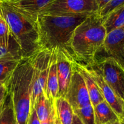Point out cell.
Listing matches in <instances>:
<instances>
[{
	"label": "cell",
	"instance_id": "obj_29",
	"mask_svg": "<svg viewBox=\"0 0 124 124\" xmlns=\"http://www.w3.org/2000/svg\"><path fill=\"white\" fill-rule=\"evenodd\" d=\"M71 124H83L82 123L81 120L79 119V117H78L76 115L74 114V117H73L72 122Z\"/></svg>",
	"mask_w": 124,
	"mask_h": 124
},
{
	"label": "cell",
	"instance_id": "obj_10",
	"mask_svg": "<svg viewBox=\"0 0 124 124\" xmlns=\"http://www.w3.org/2000/svg\"><path fill=\"white\" fill-rule=\"evenodd\" d=\"M91 78L97 84L105 101L110 105L120 120L124 117V101L107 84L100 73L93 65H85Z\"/></svg>",
	"mask_w": 124,
	"mask_h": 124
},
{
	"label": "cell",
	"instance_id": "obj_2",
	"mask_svg": "<svg viewBox=\"0 0 124 124\" xmlns=\"http://www.w3.org/2000/svg\"><path fill=\"white\" fill-rule=\"evenodd\" d=\"M89 16L90 15L55 16L39 14L36 27L40 49L52 51L63 48L70 52L69 43L74 30Z\"/></svg>",
	"mask_w": 124,
	"mask_h": 124
},
{
	"label": "cell",
	"instance_id": "obj_17",
	"mask_svg": "<svg viewBox=\"0 0 124 124\" xmlns=\"http://www.w3.org/2000/svg\"><path fill=\"white\" fill-rule=\"evenodd\" d=\"M107 33L124 25V6L116 8L103 18Z\"/></svg>",
	"mask_w": 124,
	"mask_h": 124
},
{
	"label": "cell",
	"instance_id": "obj_28",
	"mask_svg": "<svg viewBox=\"0 0 124 124\" xmlns=\"http://www.w3.org/2000/svg\"><path fill=\"white\" fill-rule=\"evenodd\" d=\"M110 1L111 0H97V4H98V8H99V10L101 8H103L105 6H106Z\"/></svg>",
	"mask_w": 124,
	"mask_h": 124
},
{
	"label": "cell",
	"instance_id": "obj_19",
	"mask_svg": "<svg viewBox=\"0 0 124 124\" xmlns=\"http://www.w3.org/2000/svg\"><path fill=\"white\" fill-rule=\"evenodd\" d=\"M0 124H17L12 102L8 93L0 107Z\"/></svg>",
	"mask_w": 124,
	"mask_h": 124
},
{
	"label": "cell",
	"instance_id": "obj_13",
	"mask_svg": "<svg viewBox=\"0 0 124 124\" xmlns=\"http://www.w3.org/2000/svg\"><path fill=\"white\" fill-rule=\"evenodd\" d=\"M58 93V80L57 75V49L51 51L49 69L44 93L51 101L53 102Z\"/></svg>",
	"mask_w": 124,
	"mask_h": 124
},
{
	"label": "cell",
	"instance_id": "obj_7",
	"mask_svg": "<svg viewBox=\"0 0 124 124\" xmlns=\"http://www.w3.org/2000/svg\"><path fill=\"white\" fill-rule=\"evenodd\" d=\"M94 65L100 73L107 84L124 101V69L113 58L96 61Z\"/></svg>",
	"mask_w": 124,
	"mask_h": 124
},
{
	"label": "cell",
	"instance_id": "obj_18",
	"mask_svg": "<svg viewBox=\"0 0 124 124\" xmlns=\"http://www.w3.org/2000/svg\"><path fill=\"white\" fill-rule=\"evenodd\" d=\"M34 108L41 122L46 121L51 115L53 108V102L51 101L44 93L40 94L36 99Z\"/></svg>",
	"mask_w": 124,
	"mask_h": 124
},
{
	"label": "cell",
	"instance_id": "obj_30",
	"mask_svg": "<svg viewBox=\"0 0 124 124\" xmlns=\"http://www.w3.org/2000/svg\"><path fill=\"white\" fill-rule=\"evenodd\" d=\"M54 124H62L60 120L59 117H58V115H57V112H56V110H55V115Z\"/></svg>",
	"mask_w": 124,
	"mask_h": 124
},
{
	"label": "cell",
	"instance_id": "obj_15",
	"mask_svg": "<svg viewBox=\"0 0 124 124\" xmlns=\"http://www.w3.org/2000/svg\"><path fill=\"white\" fill-rule=\"evenodd\" d=\"M94 111L96 124H111L121 121L105 101L94 107Z\"/></svg>",
	"mask_w": 124,
	"mask_h": 124
},
{
	"label": "cell",
	"instance_id": "obj_21",
	"mask_svg": "<svg viewBox=\"0 0 124 124\" xmlns=\"http://www.w3.org/2000/svg\"><path fill=\"white\" fill-rule=\"evenodd\" d=\"M22 59L18 46L13 47L10 44L9 47L0 46V62Z\"/></svg>",
	"mask_w": 124,
	"mask_h": 124
},
{
	"label": "cell",
	"instance_id": "obj_31",
	"mask_svg": "<svg viewBox=\"0 0 124 124\" xmlns=\"http://www.w3.org/2000/svg\"><path fill=\"white\" fill-rule=\"evenodd\" d=\"M8 79L5 80V81H1V80H0V87H1V86L3 85L6 84V82H7V81H8Z\"/></svg>",
	"mask_w": 124,
	"mask_h": 124
},
{
	"label": "cell",
	"instance_id": "obj_12",
	"mask_svg": "<svg viewBox=\"0 0 124 124\" xmlns=\"http://www.w3.org/2000/svg\"><path fill=\"white\" fill-rule=\"evenodd\" d=\"M32 24L36 25L40 11L52 0H3Z\"/></svg>",
	"mask_w": 124,
	"mask_h": 124
},
{
	"label": "cell",
	"instance_id": "obj_34",
	"mask_svg": "<svg viewBox=\"0 0 124 124\" xmlns=\"http://www.w3.org/2000/svg\"></svg>",
	"mask_w": 124,
	"mask_h": 124
},
{
	"label": "cell",
	"instance_id": "obj_9",
	"mask_svg": "<svg viewBox=\"0 0 124 124\" xmlns=\"http://www.w3.org/2000/svg\"><path fill=\"white\" fill-rule=\"evenodd\" d=\"M64 98L71 105L73 110L91 103L84 79L75 67V62L70 83Z\"/></svg>",
	"mask_w": 124,
	"mask_h": 124
},
{
	"label": "cell",
	"instance_id": "obj_16",
	"mask_svg": "<svg viewBox=\"0 0 124 124\" xmlns=\"http://www.w3.org/2000/svg\"><path fill=\"white\" fill-rule=\"evenodd\" d=\"M56 112L62 124H71L74 111L68 101L64 98H57L53 101Z\"/></svg>",
	"mask_w": 124,
	"mask_h": 124
},
{
	"label": "cell",
	"instance_id": "obj_24",
	"mask_svg": "<svg viewBox=\"0 0 124 124\" xmlns=\"http://www.w3.org/2000/svg\"><path fill=\"white\" fill-rule=\"evenodd\" d=\"M123 6H124V0H111L106 6L98 11V15L103 18L113 10Z\"/></svg>",
	"mask_w": 124,
	"mask_h": 124
},
{
	"label": "cell",
	"instance_id": "obj_6",
	"mask_svg": "<svg viewBox=\"0 0 124 124\" xmlns=\"http://www.w3.org/2000/svg\"><path fill=\"white\" fill-rule=\"evenodd\" d=\"M51 55V51L40 49L31 56L33 65L31 108L34 107L39 96L46 90Z\"/></svg>",
	"mask_w": 124,
	"mask_h": 124
},
{
	"label": "cell",
	"instance_id": "obj_1",
	"mask_svg": "<svg viewBox=\"0 0 124 124\" xmlns=\"http://www.w3.org/2000/svg\"><path fill=\"white\" fill-rule=\"evenodd\" d=\"M106 35L103 18L98 13L89 16L75 28L71 39L69 51L74 60L84 65L92 64Z\"/></svg>",
	"mask_w": 124,
	"mask_h": 124
},
{
	"label": "cell",
	"instance_id": "obj_8",
	"mask_svg": "<svg viewBox=\"0 0 124 124\" xmlns=\"http://www.w3.org/2000/svg\"><path fill=\"white\" fill-rule=\"evenodd\" d=\"M113 58L124 69V29L120 27L107 33L103 46L97 52L94 62Z\"/></svg>",
	"mask_w": 124,
	"mask_h": 124
},
{
	"label": "cell",
	"instance_id": "obj_35",
	"mask_svg": "<svg viewBox=\"0 0 124 124\" xmlns=\"http://www.w3.org/2000/svg\"></svg>",
	"mask_w": 124,
	"mask_h": 124
},
{
	"label": "cell",
	"instance_id": "obj_4",
	"mask_svg": "<svg viewBox=\"0 0 124 124\" xmlns=\"http://www.w3.org/2000/svg\"><path fill=\"white\" fill-rule=\"evenodd\" d=\"M0 8L9 26L10 38L19 47L22 58L31 57L40 50L36 25L3 0H0Z\"/></svg>",
	"mask_w": 124,
	"mask_h": 124
},
{
	"label": "cell",
	"instance_id": "obj_26",
	"mask_svg": "<svg viewBox=\"0 0 124 124\" xmlns=\"http://www.w3.org/2000/svg\"><path fill=\"white\" fill-rule=\"evenodd\" d=\"M6 84H7V82H6ZM6 84L0 87V107L3 103L4 101L5 98L7 94V88Z\"/></svg>",
	"mask_w": 124,
	"mask_h": 124
},
{
	"label": "cell",
	"instance_id": "obj_23",
	"mask_svg": "<svg viewBox=\"0 0 124 124\" xmlns=\"http://www.w3.org/2000/svg\"><path fill=\"white\" fill-rule=\"evenodd\" d=\"M10 35L9 26L0 8V46L9 47L10 44Z\"/></svg>",
	"mask_w": 124,
	"mask_h": 124
},
{
	"label": "cell",
	"instance_id": "obj_3",
	"mask_svg": "<svg viewBox=\"0 0 124 124\" xmlns=\"http://www.w3.org/2000/svg\"><path fill=\"white\" fill-rule=\"evenodd\" d=\"M32 58H22L7 82L17 124H27L31 110Z\"/></svg>",
	"mask_w": 124,
	"mask_h": 124
},
{
	"label": "cell",
	"instance_id": "obj_27",
	"mask_svg": "<svg viewBox=\"0 0 124 124\" xmlns=\"http://www.w3.org/2000/svg\"><path fill=\"white\" fill-rule=\"evenodd\" d=\"M55 115V108L54 102H53V108L52 112H51V115H50L49 118L47 119L46 121H44V122H41V124H54Z\"/></svg>",
	"mask_w": 124,
	"mask_h": 124
},
{
	"label": "cell",
	"instance_id": "obj_20",
	"mask_svg": "<svg viewBox=\"0 0 124 124\" xmlns=\"http://www.w3.org/2000/svg\"><path fill=\"white\" fill-rule=\"evenodd\" d=\"M73 111L83 124H96L94 107L91 103Z\"/></svg>",
	"mask_w": 124,
	"mask_h": 124
},
{
	"label": "cell",
	"instance_id": "obj_25",
	"mask_svg": "<svg viewBox=\"0 0 124 124\" xmlns=\"http://www.w3.org/2000/svg\"><path fill=\"white\" fill-rule=\"evenodd\" d=\"M27 124H41V122L39 120L36 111L34 107L31 108L30 115H29Z\"/></svg>",
	"mask_w": 124,
	"mask_h": 124
},
{
	"label": "cell",
	"instance_id": "obj_32",
	"mask_svg": "<svg viewBox=\"0 0 124 124\" xmlns=\"http://www.w3.org/2000/svg\"><path fill=\"white\" fill-rule=\"evenodd\" d=\"M123 124V122H122V119L121 121H118V122H115V123H114V124Z\"/></svg>",
	"mask_w": 124,
	"mask_h": 124
},
{
	"label": "cell",
	"instance_id": "obj_22",
	"mask_svg": "<svg viewBox=\"0 0 124 124\" xmlns=\"http://www.w3.org/2000/svg\"><path fill=\"white\" fill-rule=\"evenodd\" d=\"M21 59L0 62V80L8 79L19 64Z\"/></svg>",
	"mask_w": 124,
	"mask_h": 124
},
{
	"label": "cell",
	"instance_id": "obj_5",
	"mask_svg": "<svg viewBox=\"0 0 124 124\" xmlns=\"http://www.w3.org/2000/svg\"><path fill=\"white\" fill-rule=\"evenodd\" d=\"M98 10L97 0H52L40 11L39 14L55 16L91 15L98 13Z\"/></svg>",
	"mask_w": 124,
	"mask_h": 124
},
{
	"label": "cell",
	"instance_id": "obj_11",
	"mask_svg": "<svg viewBox=\"0 0 124 124\" xmlns=\"http://www.w3.org/2000/svg\"><path fill=\"white\" fill-rule=\"evenodd\" d=\"M75 60L70 52L66 49H57V75L58 93L57 98H65L70 83Z\"/></svg>",
	"mask_w": 124,
	"mask_h": 124
},
{
	"label": "cell",
	"instance_id": "obj_14",
	"mask_svg": "<svg viewBox=\"0 0 124 124\" xmlns=\"http://www.w3.org/2000/svg\"><path fill=\"white\" fill-rule=\"evenodd\" d=\"M75 65L79 72L82 75L85 81L89 96L90 101L92 104L93 107L98 105L99 103L105 101L102 93L100 92L97 84L91 78V75L89 73L86 67L83 64H80L75 61Z\"/></svg>",
	"mask_w": 124,
	"mask_h": 124
},
{
	"label": "cell",
	"instance_id": "obj_33",
	"mask_svg": "<svg viewBox=\"0 0 124 124\" xmlns=\"http://www.w3.org/2000/svg\"><path fill=\"white\" fill-rule=\"evenodd\" d=\"M122 122H123V124H124V117L122 119Z\"/></svg>",
	"mask_w": 124,
	"mask_h": 124
}]
</instances>
